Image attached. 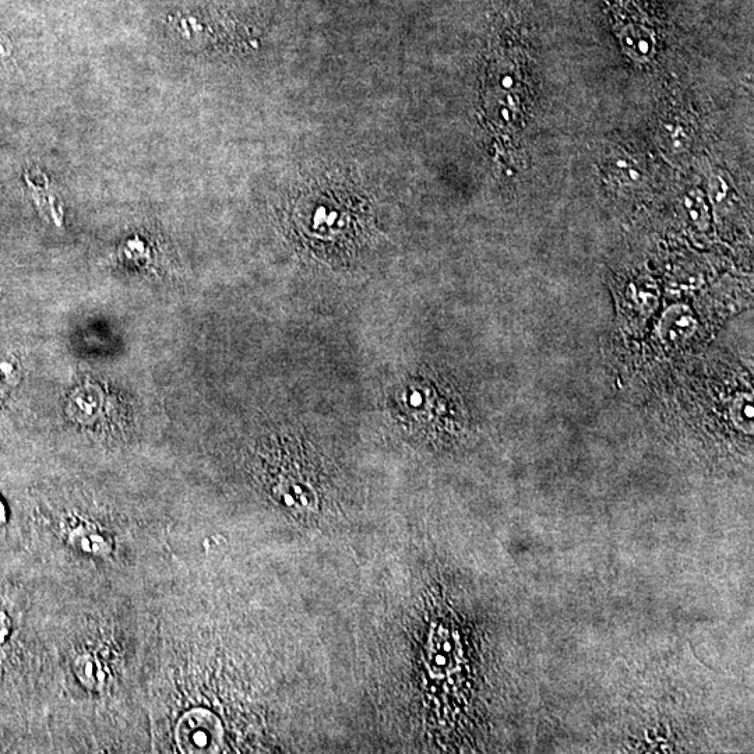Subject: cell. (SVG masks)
<instances>
[{"mask_svg": "<svg viewBox=\"0 0 754 754\" xmlns=\"http://www.w3.org/2000/svg\"><path fill=\"white\" fill-rule=\"evenodd\" d=\"M176 738L183 752L217 753L223 743V728L216 715L209 711H190L179 722Z\"/></svg>", "mask_w": 754, "mask_h": 754, "instance_id": "1", "label": "cell"}, {"mask_svg": "<svg viewBox=\"0 0 754 754\" xmlns=\"http://www.w3.org/2000/svg\"><path fill=\"white\" fill-rule=\"evenodd\" d=\"M23 366L13 352L0 350V400L9 396L21 382Z\"/></svg>", "mask_w": 754, "mask_h": 754, "instance_id": "2", "label": "cell"}]
</instances>
